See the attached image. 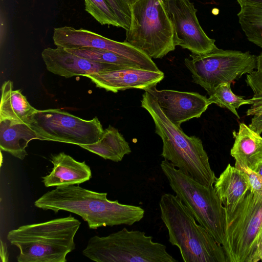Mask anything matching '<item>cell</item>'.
Masks as SVG:
<instances>
[{
    "label": "cell",
    "mask_w": 262,
    "mask_h": 262,
    "mask_svg": "<svg viewBox=\"0 0 262 262\" xmlns=\"http://www.w3.org/2000/svg\"><path fill=\"white\" fill-rule=\"evenodd\" d=\"M106 192H98L79 186H57L34 202L39 209L58 213L64 210L80 216L90 229L120 225H133L144 217L140 206L111 201Z\"/></svg>",
    "instance_id": "6da1fadb"
},
{
    "label": "cell",
    "mask_w": 262,
    "mask_h": 262,
    "mask_svg": "<svg viewBox=\"0 0 262 262\" xmlns=\"http://www.w3.org/2000/svg\"><path fill=\"white\" fill-rule=\"evenodd\" d=\"M145 91L141 106L150 115L155 124V132L162 139L161 156L200 184L207 187L213 186L216 177L201 140L195 136H187L180 127L172 123L154 97Z\"/></svg>",
    "instance_id": "7a4b0ae2"
},
{
    "label": "cell",
    "mask_w": 262,
    "mask_h": 262,
    "mask_svg": "<svg viewBox=\"0 0 262 262\" xmlns=\"http://www.w3.org/2000/svg\"><path fill=\"white\" fill-rule=\"evenodd\" d=\"M81 223L71 214L23 225L9 231L7 238L18 248V262H66L75 249V236Z\"/></svg>",
    "instance_id": "3957f363"
},
{
    "label": "cell",
    "mask_w": 262,
    "mask_h": 262,
    "mask_svg": "<svg viewBox=\"0 0 262 262\" xmlns=\"http://www.w3.org/2000/svg\"><path fill=\"white\" fill-rule=\"evenodd\" d=\"M159 207L169 242L179 249L184 262H228L223 246L196 223L191 212L176 195L163 194Z\"/></svg>",
    "instance_id": "277c9868"
},
{
    "label": "cell",
    "mask_w": 262,
    "mask_h": 262,
    "mask_svg": "<svg viewBox=\"0 0 262 262\" xmlns=\"http://www.w3.org/2000/svg\"><path fill=\"white\" fill-rule=\"evenodd\" d=\"M160 166L176 195L199 224L223 246L226 230V209L213 185L207 187L200 184L166 160Z\"/></svg>",
    "instance_id": "5b68a950"
},
{
    "label": "cell",
    "mask_w": 262,
    "mask_h": 262,
    "mask_svg": "<svg viewBox=\"0 0 262 262\" xmlns=\"http://www.w3.org/2000/svg\"><path fill=\"white\" fill-rule=\"evenodd\" d=\"M132 18L125 41L152 58L175 50L176 36L165 0H138L131 6Z\"/></svg>",
    "instance_id": "8992f818"
},
{
    "label": "cell",
    "mask_w": 262,
    "mask_h": 262,
    "mask_svg": "<svg viewBox=\"0 0 262 262\" xmlns=\"http://www.w3.org/2000/svg\"><path fill=\"white\" fill-rule=\"evenodd\" d=\"M82 254L97 262H177L166 247L144 232L126 228L106 236L95 235Z\"/></svg>",
    "instance_id": "52a82bcc"
},
{
    "label": "cell",
    "mask_w": 262,
    "mask_h": 262,
    "mask_svg": "<svg viewBox=\"0 0 262 262\" xmlns=\"http://www.w3.org/2000/svg\"><path fill=\"white\" fill-rule=\"evenodd\" d=\"M223 247L228 262H252L262 235V193L248 191L231 211H226Z\"/></svg>",
    "instance_id": "ba28073f"
},
{
    "label": "cell",
    "mask_w": 262,
    "mask_h": 262,
    "mask_svg": "<svg viewBox=\"0 0 262 262\" xmlns=\"http://www.w3.org/2000/svg\"><path fill=\"white\" fill-rule=\"evenodd\" d=\"M257 57L249 52L216 48L202 54H191L184 63L193 82L203 88L209 96L221 84L232 83L256 67Z\"/></svg>",
    "instance_id": "9c48e42d"
},
{
    "label": "cell",
    "mask_w": 262,
    "mask_h": 262,
    "mask_svg": "<svg viewBox=\"0 0 262 262\" xmlns=\"http://www.w3.org/2000/svg\"><path fill=\"white\" fill-rule=\"evenodd\" d=\"M29 125L38 140L79 146L98 142L104 131L97 117L86 120L58 108L38 110Z\"/></svg>",
    "instance_id": "30bf717a"
},
{
    "label": "cell",
    "mask_w": 262,
    "mask_h": 262,
    "mask_svg": "<svg viewBox=\"0 0 262 262\" xmlns=\"http://www.w3.org/2000/svg\"><path fill=\"white\" fill-rule=\"evenodd\" d=\"M53 40L57 47L93 48L108 50L128 59L141 69L160 71L150 57L130 43L125 41H115L86 29H76L69 26L55 28Z\"/></svg>",
    "instance_id": "8fae6325"
},
{
    "label": "cell",
    "mask_w": 262,
    "mask_h": 262,
    "mask_svg": "<svg viewBox=\"0 0 262 262\" xmlns=\"http://www.w3.org/2000/svg\"><path fill=\"white\" fill-rule=\"evenodd\" d=\"M166 8L172 23L176 46L202 54L217 48L215 40L209 38L197 18L194 4L189 0H165Z\"/></svg>",
    "instance_id": "7c38bea8"
},
{
    "label": "cell",
    "mask_w": 262,
    "mask_h": 262,
    "mask_svg": "<svg viewBox=\"0 0 262 262\" xmlns=\"http://www.w3.org/2000/svg\"><path fill=\"white\" fill-rule=\"evenodd\" d=\"M166 117L176 126L193 118H199L210 105L208 98L198 93L174 90H147Z\"/></svg>",
    "instance_id": "4fadbf2b"
},
{
    "label": "cell",
    "mask_w": 262,
    "mask_h": 262,
    "mask_svg": "<svg viewBox=\"0 0 262 262\" xmlns=\"http://www.w3.org/2000/svg\"><path fill=\"white\" fill-rule=\"evenodd\" d=\"M47 70L59 76L70 78L125 68L122 66L97 62L73 54L66 49L47 48L41 53Z\"/></svg>",
    "instance_id": "5bb4252c"
},
{
    "label": "cell",
    "mask_w": 262,
    "mask_h": 262,
    "mask_svg": "<svg viewBox=\"0 0 262 262\" xmlns=\"http://www.w3.org/2000/svg\"><path fill=\"white\" fill-rule=\"evenodd\" d=\"M97 87L117 93L130 89L147 90L162 81L164 73L141 68H124L86 75Z\"/></svg>",
    "instance_id": "9a60e30c"
},
{
    "label": "cell",
    "mask_w": 262,
    "mask_h": 262,
    "mask_svg": "<svg viewBox=\"0 0 262 262\" xmlns=\"http://www.w3.org/2000/svg\"><path fill=\"white\" fill-rule=\"evenodd\" d=\"M53 167L41 178L46 187L79 185L90 180L92 172L85 161L79 162L63 152L51 156Z\"/></svg>",
    "instance_id": "2e32d148"
},
{
    "label": "cell",
    "mask_w": 262,
    "mask_h": 262,
    "mask_svg": "<svg viewBox=\"0 0 262 262\" xmlns=\"http://www.w3.org/2000/svg\"><path fill=\"white\" fill-rule=\"evenodd\" d=\"M235 139L230 154L237 168L256 171L262 163V137L243 123L237 132H233Z\"/></svg>",
    "instance_id": "e0dca14e"
},
{
    "label": "cell",
    "mask_w": 262,
    "mask_h": 262,
    "mask_svg": "<svg viewBox=\"0 0 262 262\" xmlns=\"http://www.w3.org/2000/svg\"><path fill=\"white\" fill-rule=\"evenodd\" d=\"M214 188L226 211L233 210L250 191L244 172L228 164L219 178H215Z\"/></svg>",
    "instance_id": "ac0fdd59"
},
{
    "label": "cell",
    "mask_w": 262,
    "mask_h": 262,
    "mask_svg": "<svg viewBox=\"0 0 262 262\" xmlns=\"http://www.w3.org/2000/svg\"><path fill=\"white\" fill-rule=\"evenodd\" d=\"M0 120L29 125L38 110L31 106L20 90H13L10 80L5 81L1 88Z\"/></svg>",
    "instance_id": "d6986e66"
},
{
    "label": "cell",
    "mask_w": 262,
    "mask_h": 262,
    "mask_svg": "<svg viewBox=\"0 0 262 262\" xmlns=\"http://www.w3.org/2000/svg\"><path fill=\"white\" fill-rule=\"evenodd\" d=\"M34 139L38 137L29 125L0 120L1 150L22 160L27 156L26 148L29 142Z\"/></svg>",
    "instance_id": "ffe728a7"
},
{
    "label": "cell",
    "mask_w": 262,
    "mask_h": 262,
    "mask_svg": "<svg viewBox=\"0 0 262 262\" xmlns=\"http://www.w3.org/2000/svg\"><path fill=\"white\" fill-rule=\"evenodd\" d=\"M79 146L105 160L116 162L121 161L125 155L131 152L128 143L118 129L111 125L104 129L102 136L98 142Z\"/></svg>",
    "instance_id": "44dd1931"
},
{
    "label": "cell",
    "mask_w": 262,
    "mask_h": 262,
    "mask_svg": "<svg viewBox=\"0 0 262 262\" xmlns=\"http://www.w3.org/2000/svg\"><path fill=\"white\" fill-rule=\"evenodd\" d=\"M237 16L247 39L262 48V6H241Z\"/></svg>",
    "instance_id": "7402d4cb"
},
{
    "label": "cell",
    "mask_w": 262,
    "mask_h": 262,
    "mask_svg": "<svg viewBox=\"0 0 262 262\" xmlns=\"http://www.w3.org/2000/svg\"><path fill=\"white\" fill-rule=\"evenodd\" d=\"M64 49L77 56L97 62L119 65L125 68H140L128 59L108 50L93 48Z\"/></svg>",
    "instance_id": "603a6c76"
},
{
    "label": "cell",
    "mask_w": 262,
    "mask_h": 262,
    "mask_svg": "<svg viewBox=\"0 0 262 262\" xmlns=\"http://www.w3.org/2000/svg\"><path fill=\"white\" fill-rule=\"evenodd\" d=\"M230 84L227 82L221 84L208 100L210 104L215 103L221 107L227 108L239 118L236 109L244 104H252L253 100L245 99L235 95L231 91Z\"/></svg>",
    "instance_id": "cb8c5ba5"
},
{
    "label": "cell",
    "mask_w": 262,
    "mask_h": 262,
    "mask_svg": "<svg viewBox=\"0 0 262 262\" xmlns=\"http://www.w3.org/2000/svg\"><path fill=\"white\" fill-rule=\"evenodd\" d=\"M85 10L101 25L120 27L113 10L106 0H84Z\"/></svg>",
    "instance_id": "d4e9b609"
},
{
    "label": "cell",
    "mask_w": 262,
    "mask_h": 262,
    "mask_svg": "<svg viewBox=\"0 0 262 262\" xmlns=\"http://www.w3.org/2000/svg\"><path fill=\"white\" fill-rule=\"evenodd\" d=\"M113 10L120 27L127 31L130 26L131 6L127 0H106Z\"/></svg>",
    "instance_id": "484cf974"
},
{
    "label": "cell",
    "mask_w": 262,
    "mask_h": 262,
    "mask_svg": "<svg viewBox=\"0 0 262 262\" xmlns=\"http://www.w3.org/2000/svg\"><path fill=\"white\" fill-rule=\"evenodd\" d=\"M256 70L247 74L246 82L254 92L253 100L262 99V52L257 57Z\"/></svg>",
    "instance_id": "4316f807"
},
{
    "label": "cell",
    "mask_w": 262,
    "mask_h": 262,
    "mask_svg": "<svg viewBox=\"0 0 262 262\" xmlns=\"http://www.w3.org/2000/svg\"><path fill=\"white\" fill-rule=\"evenodd\" d=\"M247 115L253 116L249 127L260 135L262 133V99L253 100L251 106L247 111Z\"/></svg>",
    "instance_id": "83f0119b"
},
{
    "label": "cell",
    "mask_w": 262,
    "mask_h": 262,
    "mask_svg": "<svg viewBox=\"0 0 262 262\" xmlns=\"http://www.w3.org/2000/svg\"><path fill=\"white\" fill-rule=\"evenodd\" d=\"M239 169L244 172L247 178L250 186V191L262 193V176L249 169L244 168Z\"/></svg>",
    "instance_id": "f1b7e54d"
},
{
    "label": "cell",
    "mask_w": 262,
    "mask_h": 262,
    "mask_svg": "<svg viewBox=\"0 0 262 262\" xmlns=\"http://www.w3.org/2000/svg\"><path fill=\"white\" fill-rule=\"evenodd\" d=\"M240 6H262V0H236Z\"/></svg>",
    "instance_id": "f546056e"
},
{
    "label": "cell",
    "mask_w": 262,
    "mask_h": 262,
    "mask_svg": "<svg viewBox=\"0 0 262 262\" xmlns=\"http://www.w3.org/2000/svg\"><path fill=\"white\" fill-rule=\"evenodd\" d=\"M1 256L3 261H8L9 258V254L7 251L6 245L1 240Z\"/></svg>",
    "instance_id": "4dcf8cb0"
},
{
    "label": "cell",
    "mask_w": 262,
    "mask_h": 262,
    "mask_svg": "<svg viewBox=\"0 0 262 262\" xmlns=\"http://www.w3.org/2000/svg\"><path fill=\"white\" fill-rule=\"evenodd\" d=\"M255 171L262 176V163L259 165Z\"/></svg>",
    "instance_id": "1f68e13d"
},
{
    "label": "cell",
    "mask_w": 262,
    "mask_h": 262,
    "mask_svg": "<svg viewBox=\"0 0 262 262\" xmlns=\"http://www.w3.org/2000/svg\"><path fill=\"white\" fill-rule=\"evenodd\" d=\"M130 5V6L133 5L135 2H136L138 0H127Z\"/></svg>",
    "instance_id": "d6a6232c"
},
{
    "label": "cell",
    "mask_w": 262,
    "mask_h": 262,
    "mask_svg": "<svg viewBox=\"0 0 262 262\" xmlns=\"http://www.w3.org/2000/svg\"><path fill=\"white\" fill-rule=\"evenodd\" d=\"M260 260H262V252L259 256V261Z\"/></svg>",
    "instance_id": "836d02e7"
}]
</instances>
